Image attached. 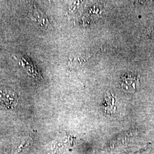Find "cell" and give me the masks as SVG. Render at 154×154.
<instances>
[{"instance_id":"6da1fadb","label":"cell","mask_w":154,"mask_h":154,"mask_svg":"<svg viewBox=\"0 0 154 154\" xmlns=\"http://www.w3.org/2000/svg\"><path fill=\"white\" fill-rule=\"evenodd\" d=\"M119 83L122 88L129 93L134 92L140 86L138 77L131 73H126L123 75L120 78Z\"/></svg>"},{"instance_id":"7a4b0ae2","label":"cell","mask_w":154,"mask_h":154,"mask_svg":"<svg viewBox=\"0 0 154 154\" xmlns=\"http://www.w3.org/2000/svg\"><path fill=\"white\" fill-rule=\"evenodd\" d=\"M0 102L9 108L13 107L18 102L16 94L11 90L0 88Z\"/></svg>"},{"instance_id":"277c9868","label":"cell","mask_w":154,"mask_h":154,"mask_svg":"<svg viewBox=\"0 0 154 154\" xmlns=\"http://www.w3.org/2000/svg\"><path fill=\"white\" fill-rule=\"evenodd\" d=\"M33 16L34 17L35 20L38 22L39 23L44 26L45 28H48L49 26V23L48 20H47L46 17H45L43 13L40 11L38 9L35 8L33 12Z\"/></svg>"},{"instance_id":"3957f363","label":"cell","mask_w":154,"mask_h":154,"mask_svg":"<svg viewBox=\"0 0 154 154\" xmlns=\"http://www.w3.org/2000/svg\"><path fill=\"white\" fill-rule=\"evenodd\" d=\"M103 106L106 114H111L114 113L116 110V98L114 97L111 94H107L105 95Z\"/></svg>"}]
</instances>
